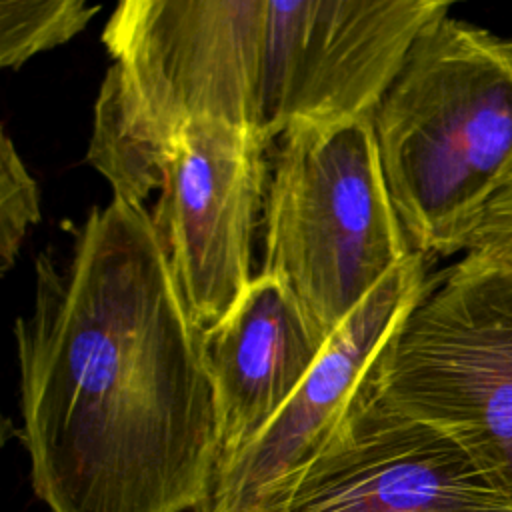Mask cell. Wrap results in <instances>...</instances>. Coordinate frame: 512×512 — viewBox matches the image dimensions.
I'll return each instance as SVG.
<instances>
[{
    "mask_svg": "<svg viewBox=\"0 0 512 512\" xmlns=\"http://www.w3.org/2000/svg\"><path fill=\"white\" fill-rule=\"evenodd\" d=\"M112 58L94 104L86 162L114 198L144 204L162 160L194 122L276 120L268 0H124L102 30Z\"/></svg>",
    "mask_w": 512,
    "mask_h": 512,
    "instance_id": "7a4b0ae2",
    "label": "cell"
},
{
    "mask_svg": "<svg viewBox=\"0 0 512 512\" xmlns=\"http://www.w3.org/2000/svg\"><path fill=\"white\" fill-rule=\"evenodd\" d=\"M462 258L512 268V182L484 212Z\"/></svg>",
    "mask_w": 512,
    "mask_h": 512,
    "instance_id": "7c38bea8",
    "label": "cell"
},
{
    "mask_svg": "<svg viewBox=\"0 0 512 512\" xmlns=\"http://www.w3.org/2000/svg\"><path fill=\"white\" fill-rule=\"evenodd\" d=\"M326 342L290 288L262 272L234 308L204 332L218 406L220 464L276 418Z\"/></svg>",
    "mask_w": 512,
    "mask_h": 512,
    "instance_id": "9c48e42d",
    "label": "cell"
},
{
    "mask_svg": "<svg viewBox=\"0 0 512 512\" xmlns=\"http://www.w3.org/2000/svg\"><path fill=\"white\" fill-rule=\"evenodd\" d=\"M262 212L260 272L290 288L326 340L414 254L366 116L292 124Z\"/></svg>",
    "mask_w": 512,
    "mask_h": 512,
    "instance_id": "277c9868",
    "label": "cell"
},
{
    "mask_svg": "<svg viewBox=\"0 0 512 512\" xmlns=\"http://www.w3.org/2000/svg\"><path fill=\"white\" fill-rule=\"evenodd\" d=\"M374 380L512 502V268L460 258L388 342Z\"/></svg>",
    "mask_w": 512,
    "mask_h": 512,
    "instance_id": "5b68a950",
    "label": "cell"
},
{
    "mask_svg": "<svg viewBox=\"0 0 512 512\" xmlns=\"http://www.w3.org/2000/svg\"><path fill=\"white\" fill-rule=\"evenodd\" d=\"M40 222L38 186L24 166L12 138L0 144V270L6 274L24 244L28 230Z\"/></svg>",
    "mask_w": 512,
    "mask_h": 512,
    "instance_id": "8fae6325",
    "label": "cell"
},
{
    "mask_svg": "<svg viewBox=\"0 0 512 512\" xmlns=\"http://www.w3.org/2000/svg\"><path fill=\"white\" fill-rule=\"evenodd\" d=\"M252 128L194 122L170 144L150 212L170 274L206 332L256 274L252 240L266 200V150Z\"/></svg>",
    "mask_w": 512,
    "mask_h": 512,
    "instance_id": "8992f818",
    "label": "cell"
},
{
    "mask_svg": "<svg viewBox=\"0 0 512 512\" xmlns=\"http://www.w3.org/2000/svg\"><path fill=\"white\" fill-rule=\"evenodd\" d=\"M98 10L100 6L84 0H2V68H20L32 56L68 42Z\"/></svg>",
    "mask_w": 512,
    "mask_h": 512,
    "instance_id": "30bf717a",
    "label": "cell"
},
{
    "mask_svg": "<svg viewBox=\"0 0 512 512\" xmlns=\"http://www.w3.org/2000/svg\"><path fill=\"white\" fill-rule=\"evenodd\" d=\"M256 512H512V502L448 436L398 410L372 374L326 446Z\"/></svg>",
    "mask_w": 512,
    "mask_h": 512,
    "instance_id": "52a82bcc",
    "label": "cell"
},
{
    "mask_svg": "<svg viewBox=\"0 0 512 512\" xmlns=\"http://www.w3.org/2000/svg\"><path fill=\"white\" fill-rule=\"evenodd\" d=\"M374 128L414 252H464L512 182V38L454 16L414 40Z\"/></svg>",
    "mask_w": 512,
    "mask_h": 512,
    "instance_id": "3957f363",
    "label": "cell"
},
{
    "mask_svg": "<svg viewBox=\"0 0 512 512\" xmlns=\"http://www.w3.org/2000/svg\"><path fill=\"white\" fill-rule=\"evenodd\" d=\"M430 280L426 256L414 252L400 264L328 338L276 418L218 466L210 496L198 512H256L270 490L306 466L338 430Z\"/></svg>",
    "mask_w": 512,
    "mask_h": 512,
    "instance_id": "ba28073f",
    "label": "cell"
},
{
    "mask_svg": "<svg viewBox=\"0 0 512 512\" xmlns=\"http://www.w3.org/2000/svg\"><path fill=\"white\" fill-rule=\"evenodd\" d=\"M20 438L50 512L200 510L220 464L204 330L144 204L90 208L16 318Z\"/></svg>",
    "mask_w": 512,
    "mask_h": 512,
    "instance_id": "6da1fadb",
    "label": "cell"
}]
</instances>
